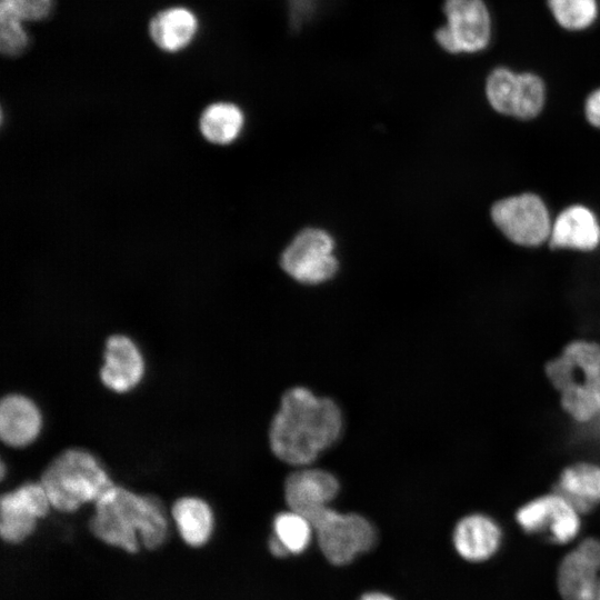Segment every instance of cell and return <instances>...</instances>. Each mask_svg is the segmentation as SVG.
Here are the masks:
<instances>
[{"instance_id": "1", "label": "cell", "mask_w": 600, "mask_h": 600, "mask_svg": "<svg viewBox=\"0 0 600 600\" xmlns=\"http://www.w3.org/2000/svg\"><path fill=\"white\" fill-rule=\"evenodd\" d=\"M342 431V413L330 398L304 387L287 390L269 428L272 453L291 466H306L331 447Z\"/></svg>"}, {"instance_id": "2", "label": "cell", "mask_w": 600, "mask_h": 600, "mask_svg": "<svg viewBox=\"0 0 600 600\" xmlns=\"http://www.w3.org/2000/svg\"><path fill=\"white\" fill-rule=\"evenodd\" d=\"M90 532L99 541L134 554L162 547L169 536V519L161 500L114 484L94 503Z\"/></svg>"}, {"instance_id": "3", "label": "cell", "mask_w": 600, "mask_h": 600, "mask_svg": "<svg viewBox=\"0 0 600 600\" xmlns=\"http://www.w3.org/2000/svg\"><path fill=\"white\" fill-rule=\"evenodd\" d=\"M51 507L61 513H73L83 504L94 503L116 483L98 458L79 447L58 453L40 476Z\"/></svg>"}, {"instance_id": "4", "label": "cell", "mask_w": 600, "mask_h": 600, "mask_svg": "<svg viewBox=\"0 0 600 600\" xmlns=\"http://www.w3.org/2000/svg\"><path fill=\"white\" fill-rule=\"evenodd\" d=\"M547 376L561 393V406L574 420L586 422L600 413V346L577 340L547 364Z\"/></svg>"}, {"instance_id": "5", "label": "cell", "mask_w": 600, "mask_h": 600, "mask_svg": "<svg viewBox=\"0 0 600 600\" xmlns=\"http://www.w3.org/2000/svg\"><path fill=\"white\" fill-rule=\"evenodd\" d=\"M324 559L337 567L353 562L377 542L373 524L363 516L339 512L329 506L307 516Z\"/></svg>"}, {"instance_id": "6", "label": "cell", "mask_w": 600, "mask_h": 600, "mask_svg": "<svg viewBox=\"0 0 600 600\" xmlns=\"http://www.w3.org/2000/svg\"><path fill=\"white\" fill-rule=\"evenodd\" d=\"M490 218L509 241L521 247H537L549 240L553 222L543 200L531 192L497 200Z\"/></svg>"}, {"instance_id": "7", "label": "cell", "mask_w": 600, "mask_h": 600, "mask_svg": "<svg viewBox=\"0 0 600 600\" xmlns=\"http://www.w3.org/2000/svg\"><path fill=\"white\" fill-rule=\"evenodd\" d=\"M446 23L437 29L436 41L448 53H477L491 40L492 23L483 0H444Z\"/></svg>"}, {"instance_id": "8", "label": "cell", "mask_w": 600, "mask_h": 600, "mask_svg": "<svg viewBox=\"0 0 600 600\" xmlns=\"http://www.w3.org/2000/svg\"><path fill=\"white\" fill-rule=\"evenodd\" d=\"M333 248L334 242L329 233L320 229H306L283 251L281 267L299 282H324L338 270Z\"/></svg>"}, {"instance_id": "9", "label": "cell", "mask_w": 600, "mask_h": 600, "mask_svg": "<svg viewBox=\"0 0 600 600\" xmlns=\"http://www.w3.org/2000/svg\"><path fill=\"white\" fill-rule=\"evenodd\" d=\"M51 503L40 481L24 482L0 497V537L10 544L26 541L40 519L48 516Z\"/></svg>"}, {"instance_id": "10", "label": "cell", "mask_w": 600, "mask_h": 600, "mask_svg": "<svg viewBox=\"0 0 600 600\" xmlns=\"http://www.w3.org/2000/svg\"><path fill=\"white\" fill-rule=\"evenodd\" d=\"M579 511L560 493L539 497L518 509L516 521L527 533L567 543L580 530Z\"/></svg>"}, {"instance_id": "11", "label": "cell", "mask_w": 600, "mask_h": 600, "mask_svg": "<svg viewBox=\"0 0 600 600\" xmlns=\"http://www.w3.org/2000/svg\"><path fill=\"white\" fill-rule=\"evenodd\" d=\"M146 372V362L138 344L122 333L106 339L99 379L103 387L116 393L137 388Z\"/></svg>"}, {"instance_id": "12", "label": "cell", "mask_w": 600, "mask_h": 600, "mask_svg": "<svg viewBox=\"0 0 600 600\" xmlns=\"http://www.w3.org/2000/svg\"><path fill=\"white\" fill-rule=\"evenodd\" d=\"M42 426V413L30 397L10 392L1 398L0 439L6 446L26 448L36 441Z\"/></svg>"}, {"instance_id": "13", "label": "cell", "mask_w": 600, "mask_h": 600, "mask_svg": "<svg viewBox=\"0 0 600 600\" xmlns=\"http://www.w3.org/2000/svg\"><path fill=\"white\" fill-rule=\"evenodd\" d=\"M339 492L338 479L321 469H302L288 476L284 498L289 509L304 517L329 506Z\"/></svg>"}, {"instance_id": "14", "label": "cell", "mask_w": 600, "mask_h": 600, "mask_svg": "<svg viewBox=\"0 0 600 600\" xmlns=\"http://www.w3.org/2000/svg\"><path fill=\"white\" fill-rule=\"evenodd\" d=\"M502 531L499 524L482 513H472L461 518L452 533L457 553L470 562L490 559L499 549Z\"/></svg>"}, {"instance_id": "15", "label": "cell", "mask_w": 600, "mask_h": 600, "mask_svg": "<svg viewBox=\"0 0 600 600\" xmlns=\"http://www.w3.org/2000/svg\"><path fill=\"white\" fill-rule=\"evenodd\" d=\"M600 243V224L582 204L564 208L552 222L549 244L552 249L590 251Z\"/></svg>"}, {"instance_id": "16", "label": "cell", "mask_w": 600, "mask_h": 600, "mask_svg": "<svg viewBox=\"0 0 600 600\" xmlns=\"http://www.w3.org/2000/svg\"><path fill=\"white\" fill-rule=\"evenodd\" d=\"M557 582L562 600H598L597 567L583 541L561 560Z\"/></svg>"}, {"instance_id": "17", "label": "cell", "mask_w": 600, "mask_h": 600, "mask_svg": "<svg viewBox=\"0 0 600 600\" xmlns=\"http://www.w3.org/2000/svg\"><path fill=\"white\" fill-rule=\"evenodd\" d=\"M170 514L181 540L190 548H201L211 539L214 514L203 498L182 496L171 504Z\"/></svg>"}, {"instance_id": "18", "label": "cell", "mask_w": 600, "mask_h": 600, "mask_svg": "<svg viewBox=\"0 0 600 600\" xmlns=\"http://www.w3.org/2000/svg\"><path fill=\"white\" fill-rule=\"evenodd\" d=\"M197 30V17L191 10L182 7L158 12L149 24L152 41L167 52H177L186 48L194 38Z\"/></svg>"}, {"instance_id": "19", "label": "cell", "mask_w": 600, "mask_h": 600, "mask_svg": "<svg viewBox=\"0 0 600 600\" xmlns=\"http://www.w3.org/2000/svg\"><path fill=\"white\" fill-rule=\"evenodd\" d=\"M558 493L578 511L591 510L600 503V466L589 462L569 466L560 474Z\"/></svg>"}, {"instance_id": "20", "label": "cell", "mask_w": 600, "mask_h": 600, "mask_svg": "<svg viewBox=\"0 0 600 600\" xmlns=\"http://www.w3.org/2000/svg\"><path fill=\"white\" fill-rule=\"evenodd\" d=\"M243 123L244 117L238 106L231 102H216L203 110L199 128L208 141L227 144L239 137Z\"/></svg>"}, {"instance_id": "21", "label": "cell", "mask_w": 600, "mask_h": 600, "mask_svg": "<svg viewBox=\"0 0 600 600\" xmlns=\"http://www.w3.org/2000/svg\"><path fill=\"white\" fill-rule=\"evenodd\" d=\"M272 534L283 544L288 553L293 556L304 552L314 537L309 519L291 509L276 514Z\"/></svg>"}, {"instance_id": "22", "label": "cell", "mask_w": 600, "mask_h": 600, "mask_svg": "<svg viewBox=\"0 0 600 600\" xmlns=\"http://www.w3.org/2000/svg\"><path fill=\"white\" fill-rule=\"evenodd\" d=\"M517 90L518 73L503 66L492 69L484 82L489 106L497 113L507 117H513Z\"/></svg>"}, {"instance_id": "23", "label": "cell", "mask_w": 600, "mask_h": 600, "mask_svg": "<svg viewBox=\"0 0 600 600\" xmlns=\"http://www.w3.org/2000/svg\"><path fill=\"white\" fill-rule=\"evenodd\" d=\"M556 22L568 31H582L594 23L599 13L598 0H547Z\"/></svg>"}, {"instance_id": "24", "label": "cell", "mask_w": 600, "mask_h": 600, "mask_svg": "<svg viewBox=\"0 0 600 600\" xmlns=\"http://www.w3.org/2000/svg\"><path fill=\"white\" fill-rule=\"evenodd\" d=\"M546 99L547 88L542 78L530 71L519 72L512 118L523 121L534 119L542 112Z\"/></svg>"}, {"instance_id": "25", "label": "cell", "mask_w": 600, "mask_h": 600, "mask_svg": "<svg viewBox=\"0 0 600 600\" xmlns=\"http://www.w3.org/2000/svg\"><path fill=\"white\" fill-rule=\"evenodd\" d=\"M29 44V37L23 21L12 13L0 9V50L7 57L21 54Z\"/></svg>"}, {"instance_id": "26", "label": "cell", "mask_w": 600, "mask_h": 600, "mask_svg": "<svg viewBox=\"0 0 600 600\" xmlns=\"http://www.w3.org/2000/svg\"><path fill=\"white\" fill-rule=\"evenodd\" d=\"M52 0H0V9L12 13L23 22L46 19L52 10Z\"/></svg>"}, {"instance_id": "27", "label": "cell", "mask_w": 600, "mask_h": 600, "mask_svg": "<svg viewBox=\"0 0 600 600\" xmlns=\"http://www.w3.org/2000/svg\"><path fill=\"white\" fill-rule=\"evenodd\" d=\"M584 116L592 127L600 129V88L591 91L586 98Z\"/></svg>"}, {"instance_id": "28", "label": "cell", "mask_w": 600, "mask_h": 600, "mask_svg": "<svg viewBox=\"0 0 600 600\" xmlns=\"http://www.w3.org/2000/svg\"><path fill=\"white\" fill-rule=\"evenodd\" d=\"M590 553L592 554L598 573V600H600V540L598 539H586L583 540Z\"/></svg>"}, {"instance_id": "29", "label": "cell", "mask_w": 600, "mask_h": 600, "mask_svg": "<svg viewBox=\"0 0 600 600\" xmlns=\"http://www.w3.org/2000/svg\"><path fill=\"white\" fill-rule=\"evenodd\" d=\"M268 549L276 558H286L290 556L283 544L273 534H271L268 540Z\"/></svg>"}, {"instance_id": "30", "label": "cell", "mask_w": 600, "mask_h": 600, "mask_svg": "<svg viewBox=\"0 0 600 600\" xmlns=\"http://www.w3.org/2000/svg\"><path fill=\"white\" fill-rule=\"evenodd\" d=\"M358 600H396L392 596L382 591H369L363 593Z\"/></svg>"}, {"instance_id": "31", "label": "cell", "mask_w": 600, "mask_h": 600, "mask_svg": "<svg viewBox=\"0 0 600 600\" xmlns=\"http://www.w3.org/2000/svg\"><path fill=\"white\" fill-rule=\"evenodd\" d=\"M311 1L312 0H291V7L294 9V14H304L307 11H309V8L311 7Z\"/></svg>"}, {"instance_id": "32", "label": "cell", "mask_w": 600, "mask_h": 600, "mask_svg": "<svg viewBox=\"0 0 600 600\" xmlns=\"http://www.w3.org/2000/svg\"><path fill=\"white\" fill-rule=\"evenodd\" d=\"M0 470H1L0 478H1V480H3L4 476H6V462H4V460L0 461Z\"/></svg>"}]
</instances>
